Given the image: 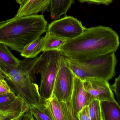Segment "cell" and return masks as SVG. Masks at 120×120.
Returning <instances> with one entry per match:
<instances>
[{
    "label": "cell",
    "mask_w": 120,
    "mask_h": 120,
    "mask_svg": "<svg viewBox=\"0 0 120 120\" xmlns=\"http://www.w3.org/2000/svg\"><path fill=\"white\" fill-rule=\"evenodd\" d=\"M119 45V36L114 30L98 26L86 28L78 36L68 40L58 51L66 57L84 61L115 53Z\"/></svg>",
    "instance_id": "6da1fadb"
},
{
    "label": "cell",
    "mask_w": 120,
    "mask_h": 120,
    "mask_svg": "<svg viewBox=\"0 0 120 120\" xmlns=\"http://www.w3.org/2000/svg\"><path fill=\"white\" fill-rule=\"evenodd\" d=\"M48 22L43 15L14 17L0 22V43L18 53L46 32Z\"/></svg>",
    "instance_id": "7a4b0ae2"
},
{
    "label": "cell",
    "mask_w": 120,
    "mask_h": 120,
    "mask_svg": "<svg viewBox=\"0 0 120 120\" xmlns=\"http://www.w3.org/2000/svg\"><path fill=\"white\" fill-rule=\"evenodd\" d=\"M38 56L20 60L18 66L4 70L11 90L23 99L30 108L44 103L40 94L34 71Z\"/></svg>",
    "instance_id": "3957f363"
},
{
    "label": "cell",
    "mask_w": 120,
    "mask_h": 120,
    "mask_svg": "<svg viewBox=\"0 0 120 120\" xmlns=\"http://www.w3.org/2000/svg\"><path fill=\"white\" fill-rule=\"evenodd\" d=\"M71 70L82 80L89 77L100 78L108 81L115 75L117 63L115 52L89 60L79 61L66 57Z\"/></svg>",
    "instance_id": "277c9868"
},
{
    "label": "cell",
    "mask_w": 120,
    "mask_h": 120,
    "mask_svg": "<svg viewBox=\"0 0 120 120\" xmlns=\"http://www.w3.org/2000/svg\"><path fill=\"white\" fill-rule=\"evenodd\" d=\"M63 55L58 50L43 52L38 56L34 67L36 74L41 76L39 92L45 99L52 97L56 77Z\"/></svg>",
    "instance_id": "5b68a950"
},
{
    "label": "cell",
    "mask_w": 120,
    "mask_h": 120,
    "mask_svg": "<svg viewBox=\"0 0 120 120\" xmlns=\"http://www.w3.org/2000/svg\"><path fill=\"white\" fill-rule=\"evenodd\" d=\"M75 74L63 56L56 77L53 94L59 101L68 103L73 90Z\"/></svg>",
    "instance_id": "8992f818"
},
{
    "label": "cell",
    "mask_w": 120,
    "mask_h": 120,
    "mask_svg": "<svg viewBox=\"0 0 120 120\" xmlns=\"http://www.w3.org/2000/svg\"><path fill=\"white\" fill-rule=\"evenodd\" d=\"M47 29L50 34L68 40L80 35L86 28L77 18L65 16L51 22Z\"/></svg>",
    "instance_id": "52a82bcc"
},
{
    "label": "cell",
    "mask_w": 120,
    "mask_h": 120,
    "mask_svg": "<svg viewBox=\"0 0 120 120\" xmlns=\"http://www.w3.org/2000/svg\"><path fill=\"white\" fill-rule=\"evenodd\" d=\"M82 80L85 90L94 99L100 101H116L108 81L96 77L86 78Z\"/></svg>",
    "instance_id": "ba28073f"
},
{
    "label": "cell",
    "mask_w": 120,
    "mask_h": 120,
    "mask_svg": "<svg viewBox=\"0 0 120 120\" xmlns=\"http://www.w3.org/2000/svg\"><path fill=\"white\" fill-rule=\"evenodd\" d=\"M93 97L84 87L82 80L75 75L73 90L70 103L76 120L77 114L84 106L88 105L93 99Z\"/></svg>",
    "instance_id": "9c48e42d"
},
{
    "label": "cell",
    "mask_w": 120,
    "mask_h": 120,
    "mask_svg": "<svg viewBox=\"0 0 120 120\" xmlns=\"http://www.w3.org/2000/svg\"><path fill=\"white\" fill-rule=\"evenodd\" d=\"M30 107L22 97L16 96L10 104L0 106V112L4 116L5 120H21Z\"/></svg>",
    "instance_id": "30bf717a"
},
{
    "label": "cell",
    "mask_w": 120,
    "mask_h": 120,
    "mask_svg": "<svg viewBox=\"0 0 120 120\" xmlns=\"http://www.w3.org/2000/svg\"><path fill=\"white\" fill-rule=\"evenodd\" d=\"M48 101L55 120H76L70 102L59 101L53 94Z\"/></svg>",
    "instance_id": "8fae6325"
},
{
    "label": "cell",
    "mask_w": 120,
    "mask_h": 120,
    "mask_svg": "<svg viewBox=\"0 0 120 120\" xmlns=\"http://www.w3.org/2000/svg\"><path fill=\"white\" fill-rule=\"evenodd\" d=\"M51 0H27L20 6L15 16L18 17L37 15L48 10Z\"/></svg>",
    "instance_id": "7c38bea8"
},
{
    "label": "cell",
    "mask_w": 120,
    "mask_h": 120,
    "mask_svg": "<svg viewBox=\"0 0 120 120\" xmlns=\"http://www.w3.org/2000/svg\"><path fill=\"white\" fill-rule=\"evenodd\" d=\"M102 120H120V106L117 101H101Z\"/></svg>",
    "instance_id": "4fadbf2b"
},
{
    "label": "cell",
    "mask_w": 120,
    "mask_h": 120,
    "mask_svg": "<svg viewBox=\"0 0 120 120\" xmlns=\"http://www.w3.org/2000/svg\"><path fill=\"white\" fill-rule=\"evenodd\" d=\"M20 60L12 54L8 46L0 43V67L4 70L18 66Z\"/></svg>",
    "instance_id": "5bb4252c"
},
{
    "label": "cell",
    "mask_w": 120,
    "mask_h": 120,
    "mask_svg": "<svg viewBox=\"0 0 120 120\" xmlns=\"http://www.w3.org/2000/svg\"><path fill=\"white\" fill-rule=\"evenodd\" d=\"M74 1V0H51L50 11L51 19H57L62 15H66Z\"/></svg>",
    "instance_id": "9a60e30c"
},
{
    "label": "cell",
    "mask_w": 120,
    "mask_h": 120,
    "mask_svg": "<svg viewBox=\"0 0 120 120\" xmlns=\"http://www.w3.org/2000/svg\"><path fill=\"white\" fill-rule=\"evenodd\" d=\"M45 37H39L27 45L21 51L20 55L26 58H33L43 52Z\"/></svg>",
    "instance_id": "2e32d148"
},
{
    "label": "cell",
    "mask_w": 120,
    "mask_h": 120,
    "mask_svg": "<svg viewBox=\"0 0 120 120\" xmlns=\"http://www.w3.org/2000/svg\"><path fill=\"white\" fill-rule=\"evenodd\" d=\"M34 119L37 120H55L49 103L48 99L43 104L30 108Z\"/></svg>",
    "instance_id": "e0dca14e"
},
{
    "label": "cell",
    "mask_w": 120,
    "mask_h": 120,
    "mask_svg": "<svg viewBox=\"0 0 120 120\" xmlns=\"http://www.w3.org/2000/svg\"><path fill=\"white\" fill-rule=\"evenodd\" d=\"M44 37L45 41L43 52L58 50L68 41L65 39L51 34L48 32Z\"/></svg>",
    "instance_id": "ac0fdd59"
},
{
    "label": "cell",
    "mask_w": 120,
    "mask_h": 120,
    "mask_svg": "<svg viewBox=\"0 0 120 120\" xmlns=\"http://www.w3.org/2000/svg\"><path fill=\"white\" fill-rule=\"evenodd\" d=\"M88 106L91 120H102L101 101L94 99Z\"/></svg>",
    "instance_id": "d6986e66"
},
{
    "label": "cell",
    "mask_w": 120,
    "mask_h": 120,
    "mask_svg": "<svg viewBox=\"0 0 120 120\" xmlns=\"http://www.w3.org/2000/svg\"><path fill=\"white\" fill-rule=\"evenodd\" d=\"M16 94L14 92L0 94V106L6 105L12 103L16 97Z\"/></svg>",
    "instance_id": "ffe728a7"
},
{
    "label": "cell",
    "mask_w": 120,
    "mask_h": 120,
    "mask_svg": "<svg viewBox=\"0 0 120 120\" xmlns=\"http://www.w3.org/2000/svg\"><path fill=\"white\" fill-rule=\"evenodd\" d=\"M77 117L78 120H91L88 105L84 106L79 111Z\"/></svg>",
    "instance_id": "44dd1931"
},
{
    "label": "cell",
    "mask_w": 120,
    "mask_h": 120,
    "mask_svg": "<svg viewBox=\"0 0 120 120\" xmlns=\"http://www.w3.org/2000/svg\"><path fill=\"white\" fill-rule=\"evenodd\" d=\"M111 86L112 90L115 92L117 99L118 103L120 106V74L115 79V82Z\"/></svg>",
    "instance_id": "7402d4cb"
},
{
    "label": "cell",
    "mask_w": 120,
    "mask_h": 120,
    "mask_svg": "<svg viewBox=\"0 0 120 120\" xmlns=\"http://www.w3.org/2000/svg\"><path fill=\"white\" fill-rule=\"evenodd\" d=\"M12 91L10 85L5 80H3L0 83V94L9 93Z\"/></svg>",
    "instance_id": "603a6c76"
},
{
    "label": "cell",
    "mask_w": 120,
    "mask_h": 120,
    "mask_svg": "<svg viewBox=\"0 0 120 120\" xmlns=\"http://www.w3.org/2000/svg\"><path fill=\"white\" fill-rule=\"evenodd\" d=\"M114 0H78L80 3H89L95 4H103L109 5Z\"/></svg>",
    "instance_id": "cb8c5ba5"
},
{
    "label": "cell",
    "mask_w": 120,
    "mask_h": 120,
    "mask_svg": "<svg viewBox=\"0 0 120 120\" xmlns=\"http://www.w3.org/2000/svg\"><path fill=\"white\" fill-rule=\"evenodd\" d=\"M34 118L32 115V113L30 111V108L29 110L27 111L25 114L23 115L21 120H34Z\"/></svg>",
    "instance_id": "d4e9b609"
},
{
    "label": "cell",
    "mask_w": 120,
    "mask_h": 120,
    "mask_svg": "<svg viewBox=\"0 0 120 120\" xmlns=\"http://www.w3.org/2000/svg\"><path fill=\"white\" fill-rule=\"evenodd\" d=\"M0 79L1 80L5 79V75L4 74V72L1 70H0Z\"/></svg>",
    "instance_id": "484cf974"
},
{
    "label": "cell",
    "mask_w": 120,
    "mask_h": 120,
    "mask_svg": "<svg viewBox=\"0 0 120 120\" xmlns=\"http://www.w3.org/2000/svg\"><path fill=\"white\" fill-rule=\"evenodd\" d=\"M27 0H15L16 2L20 5V6L22 5Z\"/></svg>",
    "instance_id": "4316f807"
},
{
    "label": "cell",
    "mask_w": 120,
    "mask_h": 120,
    "mask_svg": "<svg viewBox=\"0 0 120 120\" xmlns=\"http://www.w3.org/2000/svg\"><path fill=\"white\" fill-rule=\"evenodd\" d=\"M0 120H5V117L0 112Z\"/></svg>",
    "instance_id": "83f0119b"
},
{
    "label": "cell",
    "mask_w": 120,
    "mask_h": 120,
    "mask_svg": "<svg viewBox=\"0 0 120 120\" xmlns=\"http://www.w3.org/2000/svg\"><path fill=\"white\" fill-rule=\"evenodd\" d=\"M2 80H1V79H0V83L2 81Z\"/></svg>",
    "instance_id": "f1b7e54d"
},
{
    "label": "cell",
    "mask_w": 120,
    "mask_h": 120,
    "mask_svg": "<svg viewBox=\"0 0 120 120\" xmlns=\"http://www.w3.org/2000/svg\"><path fill=\"white\" fill-rule=\"evenodd\" d=\"M0 70H2V69H1V68L0 67Z\"/></svg>",
    "instance_id": "f546056e"
}]
</instances>
